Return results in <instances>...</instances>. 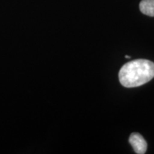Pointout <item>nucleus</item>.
<instances>
[{
  "instance_id": "nucleus-1",
  "label": "nucleus",
  "mask_w": 154,
  "mask_h": 154,
  "mask_svg": "<svg viewBox=\"0 0 154 154\" xmlns=\"http://www.w3.org/2000/svg\"><path fill=\"white\" fill-rule=\"evenodd\" d=\"M154 77V63L147 59H136L121 67L119 74L121 85L137 87L150 82Z\"/></svg>"
},
{
  "instance_id": "nucleus-2",
  "label": "nucleus",
  "mask_w": 154,
  "mask_h": 154,
  "mask_svg": "<svg viewBox=\"0 0 154 154\" xmlns=\"http://www.w3.org/2000/svg\"><path fill=\"white\" fill-rule=\"evenodd\" d=\"M129 143L134 151L138 154H143L147 150V143L138 133H133L129 137Z\"/></svg>"
},
{
  "instance_id": "nucleus-3",
  "label": "nucleus",
  "mask_w": 154,
  "mask_h": 154,
  "mask_svg": "<svg viewBox=\"0 0 154 154\" xmlns=\"http://www.w3.org/2000/svg\"><path fill=\"white\" fill-rule=\"evenodd\" d=\"M139 9L143 14L154 17V0H142L140 2Z\"/></svg>"
},
{
  "instance_id": "nucleus-4",
  "label": "nucleus",
  "mask_w": 154,
  "mask_h": 154,
  "mask_svg": "<svg viewBox=\"0 0 154 154\" xmlns=\"http://www.w3.org/2000/svg\"><path fill=\"white\" fill-rule=\"evenodd\" d=\"M125 58H126V59H130L131 57H129V56H127V55H126V56H125Z\"/></svg>"
}]
</instances>
